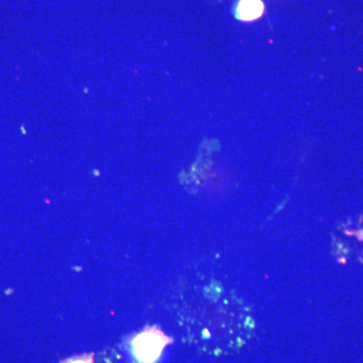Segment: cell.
Wrapping results in <instances>:
<instances>
[{
    "label": "cell",
    "mask_w": 363,
    "mask_h": 363,
    "mask_svg": "<svg viewBox=\"0 0 363 363\" xmlns=\"http://www.w3.org/2000/svg\"><path fill=\"white\" fill-rule=\"evenodd\" d=\"M171 342V338L156 327H149L133 339V354L140 362L155 363L161 357L164 348Z\"/></svg>",
    "instance_id": "1"
},
{
    "label": "cell",
    "mask_w": 363,
    "mask_h": 363,
    "mask_svg": "<svg viewBox=\"0 0 363 363\" xmlns=\"http://www.w3.org/2000/svg\"><path fill=\"white\" fill-rule=\"evenodd\" d=\"M264 6L262 0H241L238 4L236 16L241 21L257 20L264 13Z\"/></svg>",
    "instance_id": "2"
},
{
    "label": "cell",
    "mask_w": 363,
    "mask_h": 363,
    "mask_svg": "<svg viewBox=\"0 0 363 363\" xmlns=\"http://www.w3.org/2000/svg\"><path fill=\"white\" fill-rule=\"evenodd\" d=\"M63 363H95L94 355H81V357L70 358V359L66 360V362H64Z\"/></svg>",
    "instance_id": "3"
},
{
    "label": "cell",
    "mask_w": 363,
    "mask_h": 363,
    "mask_svg": "<svg viewBox=\"0 0 363 363\" xmlns=\"http://www.w3.org/2000/svg\"><path fill=\"white\" fill-rule=\"evenodd\" d=\"M357 235L359 236L360 240H363V230L360 231V233H358Z\"/></svg>",
    "instance_id": "4"
}]
</instances>
